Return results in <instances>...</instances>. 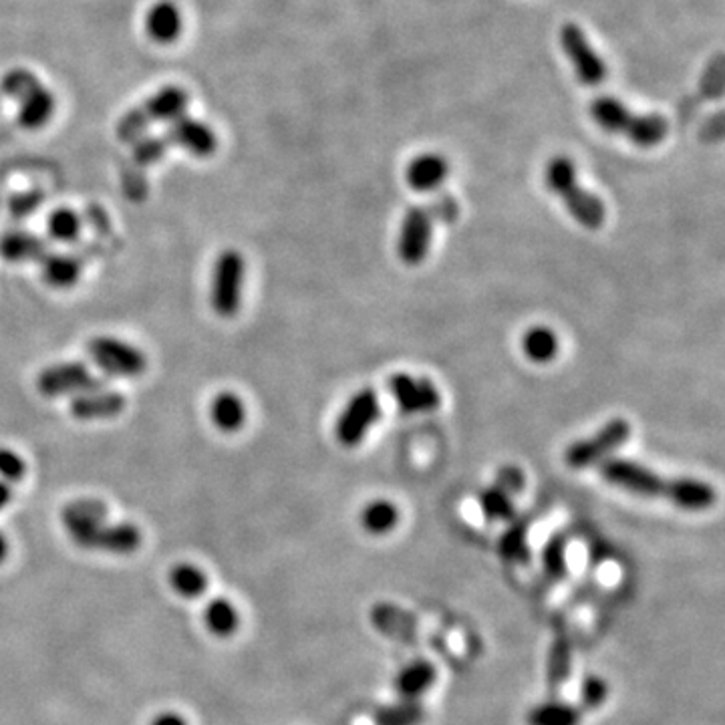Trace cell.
Returning a JSON list of instances; mask_svg holds the SVG:
<instances>
[{
	"label": "cell",
	"instance_id": "obj_1",
	"mask_svg": "<svg viewBox=\"0 0 725 725\" xmlns=\"http://www.w3.org/2000/svg\"><path fill=\"white\" fill-rule=\"evenodd\" d=\"M599 472L611 486L637 496L663 498L673 506L689 512L707 510L717 500L715 490L701 480L667 478L633 460L607 458L599 464Z\"/></svg>",
	"mask_w": 725,
	"mask_h": 725
},
{
	"label": "cell",
	"instance_id": "obj_2",
	"mask_svg": "<svg viewBox=\"0 0 725 725\" xmlns=\"http://www.w3.org/2000/svg\"><path fill=\"white\" fill-rule=\"evenodd\" d=\"M546 186L566 204L570 216L589 230H599L607 220V208L603 200L591 190L583 188L576 180L574 164L568 158H554L544 172Z\"/></svg>",
	"mask_w": 725,
	"mask_h": 725
},
{
	"label": "cell",
	"instance_id": "obj_3",
	"mask_svg": "<svg viewBox=\"0 0 725 725\" xmlns=\"http://www.w3.org/2000/svg\"><path fill=\"white\" fill-rule=\"evenodd\" d=\"M593 119L609 133L623 135L631 139L639 148H653L661 143L669 133V123L665 117L649 113L639 115L627 109L615 97H599L591 103Z\"/></svg>",
	"mask_w": 725,
	"mask_h": 725
},
{
	"label": "cell",
	"instance_id": "obj_4",
	"mask_svg": "<svg viewBox=\"0 0 725 725\" xmlns=\"http://www.w3.org/2000/svg\"><path fill=\"white\" fill-rule=\"evenodd\" d=\"M188 107V93L180 87H166L158 91L152 99L141 107L129 111L117 125V135L121 141L137 139L145 129L156 121H174L184 115Z\"/></svg>",
	"mask_w": 725,
	"mask_h": 725
},
{
	"label": "cell",
	"instance_id": "obj_5",
	"mask_svg": "<svg viewBox=\"0 0 725 725\" xmlns=\"http://www.w3.org/2000/svg\"><path fill=\"white\" fill-rule=\"evenodd\" d=\"M244 274L246 262L238 250L228 248L220 252L212 270L210 286V305L218 317L230 319L240 311Z\"/></svg>",
	"mask_w": 725,
	"mask_h": 725
},
{
	"label": "cell",
	"instance_id": "obj_6",
	"mask_svg": "<svg viewBox=\"0 0 725 725\" xmlns=\"http://www.w3.org/2000/svg\"><path fill=\"white\" fill-rule=\"evenodd\" d=\"M629 438H631V423L623 417H615L609 423H605L595 435H591V438L574 442L566 450L564 462L572 470H583L601 464L603 460H607V456L617 452Z\"/></svg>",
	"mask_w": 725,
	"mask_h": 725
},
{
	"label": "cell",
	"instance_id": "obj_7",
	"mask_svg": "<svg viewBox=\"0 0 725 725\" xmlns=\"http://www.w3.org/2000/svg\"><path fill=\"white\" fill-rule=\"evenodd\" d=\"M381 407H379V397L373 389H361L357 391L347 407L343 409V413L339 415L337 423H335V438L341 446L345 448H355L359 446L367 431L375 425V421L379 419Z\"/></svg>",
	"mask_w": 725,
	"mask_h": 725
},
{
	"label": "cell",
	"instance_id": "obj_8",
	"mask_svg": "<svg viewBox=\"0 0 725 725\" xmlns=\"http://www.w3.org/2000/svg\"><path fill=\"white\" fill-rule=\"evenodd\" d=\"M89 357L93 363L113 377H139L148 369V359L133 345L115 337H95L89 343Z\"/></svg>",
	"mask_w": 725,
	"mask_h": 725
},
{
	"label": "cell",
	"instance_id": "obj_9",
	"mask_svg": "<svg viewBox=\"0 0 725 725\" xmlns=\"http://www.w3.org/2000/svg\"><path fill=\"white\" fill-rule=\"evenodd\" d=\"M560 45L570 59L576 77L589 87H597L607 77V65L601 55L589 43L585 31L574 23H566L560 29Z\"/></svg>",
	"mask_w": 725,
	"mask_h": 725
},
{
	"label": "cell",
	"instance_id": "obj_10",
	"mask_svg": "<svg viewBox=\"0 0 725 725\" xmlns=\"http://www.w3.org/2000/svg\"><path fill=\"white\" fill-rule=\"evenodd\" d=\"M433 218L429 206H411L405 212L397 236V254L401 262L417 266L425 260L431 246Z\"/></svg>",
	"mask_w": 725,
	"mask_h": 725
},
{
	"label": "cell",
	"instance_id": "obj_11",
	"mask_svg": "<svg viewBox=\"0 0 725 725\" xmlns=\"http://www.w3.org/2000/svg\"><path fill=\"white\" fill-rule=\"evenodd\" d=\"M37 387L45 397H63L103 387V381L95 379L85 363L67 361L45 367L37 377Z\"/></svg>",
	"mask_w": 725,
	"mask_h": 725
},
{
	"label": "cell",
	"instance_id": "obj_12",
	"mask_svg": "<svg viewBox=\"0 0 725 725\" xmlns=\"http://www.w3.org/2000/svg\"><path fill=\"white\" fill-rule=\"evenodd\" d=\"M389 391L403 413H429L442 403V395L429 379L413 377L409 373H395L389 377Z\"/></svg>",
	"mask_w": 725,
	"mask_h": 725
},
{
	"label": "cell",
	"instance_id": "obj_13",
	"mask_svg": "<svg viewBox=\"0 0 725 725\" xmlns=\"http://www.w3.org/2000/svg\"><path fill=\"white\" fill-rule=\"evenodd\" d=\"M166 139H168V143H174V145H178V148H182L188 154L198 156V158L212 156L218 145L216 133L208 125H204L196 119H188L184 115L172 121Z\"/></svg>",
	"mask_w": 725,
	"mask_h": 725
},
{
	"label": "cell",
	"instance_id": "obj_14",
	"mask_svg": "<svg viewBox=\"0 0 725 725\" xmlns=\"http://www.w3.org/2000/svg\"><path fill=\"white\" fill-rule=\"evenodd\" d=\"M69 409L73 417H77L79 421L109 419L125 409V397L119 391L95 387L79 395H73Z\"/></svg>",
	"mask_w": 725,
	"mask_h": 725
},
{
	"label": "cell",
	"instance_id": "obj_15",
	"mask_svg": "<svg viewBox=\"0 0 725 725\" xmlns=\"http://www.w3.org/2000/svg\"><path fill=\"white\" fill-rule=\"evenodd\" d=\"M141 546V530L131 522H119V524H101L97 526L87 542L85 550H103L109 554H131Z\"/></svg>",
	"mask_w": 725,
	"mask_h": 725
},
{
	"label": "cell",
	"instance_id": "obj_16",
	"mask_svg": "<svg viewBox=\"0 0 725 725\" xmlns=\"http://www.w3.org/2000/svg\"><path fill=\"white\" fill-rule=\"evenodd\" d=\"M105 518H107L105 504H101L99 500H91V498L75 500V502L67 504L61 512L63 526L67 528V532L75 544L79 540H83L91 530L105 524Z\"/></svg>",
	"mask_w": 725,
	"mask_h": 725
},
{
	"label": "cell",
	"instance_id": "obj_17",
	"mask_svg": "<svg viewBox=\"0 0 725 725\" xmlns=\"http://www.w3.org/2000/svg\"><path fill=\"white\" fill-rule=\"evenodd\" d=\"M438 681V669L427 659H415L401 667L393 679L395 693L399 699L419 701Z\"/></svg>",
	"mask_w": 725,
	"mask_h": 725
},
{
	"label": "cell",
	"instance_id": "obj_18",
	"mask_svg": "<svg viewBox=\"0 0 725 725\" xmlns=\"http://www.w3.org/2000/svg\"><path fill=\"white\" fill-rule=\"evenodd\" d=\"M450 172L446 158L438 154H423L407 168V184L417 192H431L440 188Z\"/></svg>",
	"mask_w": 725,
	"mask_h": 725
},
{
	"label": "cell",
	"instance_id": "obj_19",
	"mask_svg": "<svg viewBox=\"0 0 725 725\" xmlns=\"http://www.w3.org/2000/svg\"><path fill=\"white\" fill-rule=\"evenodd\" d=\"M526 725H580L583 709L560 699H546L532 705L524 715Z\"/></svg>",
	"mask_w": 725,
	"mask_h": 725
},
{
	"label": "cell",
	"instance_id": "obj_20",
	"mask_svg": "<svg viewBox=\"0 0 725 725\" xmlns=\"http://www.w3.org/2000/svg\"><path fill=\"white\" fill-rule=\"evenodd\" d=\"M47 254V242L31 232L13 230L0 236V256L9 262H33L43 260Z\"/></svg>",
	"mask_w": 725,
	"mask_h": 725
},
{
	"label": "cell",
	"instance_id": "obj_21",
	"mask_svg": "<svg viewBox=\"0 0 725 725\" xmlns=\"http://www.w3.org/2000/svg\"><path fill=\"white\" fill-rule=\"evenodd\" d=\"M145 29L152 41L170 45L182 35V13L172 3H158L145 19Z\"/></svg>",
	"mask_w": 725,
	"mask_h": 725
},
{
	"label": "cell",
	"instance_id": "obj_22",
	"mask_svg": "<svg viewBox=\"0 0 725 725\" xmlns=\"http://www.w3.org/2000/svg\"><path fill=\"white\" fill-rule=\"evenodd\" d=\"M21 101V111H19V123L27 129H39L45 123L51 121L53 111H55V97L51 91L43 89L41 83L31 89Z\"/></svg>",
	"mask_w": 725,
	"mask_h": 725
},
{
	"label": "cell",
	"instance_id": "obj_23",
	"mask_svg": "<svg viewBox=\"0 0 725 725\" xmlns=\"http://www.w3.org/2000/svg\"><path fill=\"white\" fill-rule=\"evenodd\" d=\"M204 625H206V631L218 639H228L232 637L238 627H240V613L238 609L234 607L232 601L224 599V597H218V599H212L206 609H204Z\"/></svg>",
	"mask_w": 725,
	"mask_h": 725
},
{
	"label": "cell",
	"instance_id": "obj_24",
	"mask_svg": "<svg viewBox=\"0 0 725 725\" xmlns=\"http://www.w3.org/2000/svg\"><path fill=\"white\" fill-rule=\"evenodd\" d=\"M210 415H212V423L218 429L232 433V431H238L246 423V405L236 393L222 391L214 397V401L210 405Z\"/></svg>",
	"mask_w": 725,
	"mask_h": 725
},
{
	"label": "cell",
	"instance_id": "obj_25",
	"mask_svg": "<svg viewBox=\"0 0 725 725\" xmlns=\"http://www.w3.org/2000/svg\"><path fill=\"white\" fill-rule=\"evenodd\" d=\"M43 280L53 288H69L81 276V262L71 254L47 252L41 260Z\"/></svg>",
	"mask_w": 725,
	"mask_h": 725
},
{
	"label": "cell",
	"instance_id": "obj_26",
	"mask_svg": "<svg viewBox=\"0 0 725 725\" xmlns=\"http://www.w3.org/2000/svg\"><path fill=\"white\" fill-rule=\"evenodd\" d=\"M170 587L172 591L182 597V599H198L206 593L208 589V576L206 572L196 566V564H190V562H182V564H176L172 570H170Z\"/></svg>",
	"mask_w": 725,
	"mask_h": 725
},
{
	"label": "cell",
	"instance_id": "obj_27",
	"mask_svg": "<svg viewBox=\"0 0 725 725\" xmlns=\"http://www.w3.org/2000/svg\"><path fill=\"white\" fill-rule=\"evenodd\" d=\"M498 554L506 562L526 564L530 560V546H528V522L514 518L506 532L498 538Z\"/></svg>",
	"mask_w": 725,
	"mask_h": 725
},
{
	"label": "cell",
	"instance_id": "obj_28",
	"mask_svg": "<svg viewBox=\"0 0 725 725\" xmlns=\"http://www.w3.org/2000/svg\"><path fill=\"white\" fill-rule=\"evenodd\" d=\"M425 707L419 701L399 699L397 703L383 705L375 711V725H421L425 721Z\"/></svg>",
	"mask_w": 725,
	"mask_h": 725
},
{
	"label": "cell",
	"instance_id": "obj_29",
	"mask_svg": "<svg viewBox=\"0 0 725 725\" xmlns=\"http://www.w3.org/2000/svg\"><path fill=\"white\" fill-rule=\"evenodd\" d=\"M399 524V510L389 500H375L361 512V526L373 536H385Z\"/></svg>",
	"mask_w": 725,
	"mask_h": 725
},
{
	"label": "cell",
	"instance_id": "obj_30",
	"mask_svg": "<svg viewBox=\"0 0 725 725\" xmlns=\"http://www.w3.org/2000/svg\"><path fill=\"white\" fill-rule=\"evenodd\" d=\"M572 669V647L566 637H556L548 651L546 663V681L552 691H558L570 677Z\"/></svg>",
	"mask_w": 725,
	"mask_h": 725
},
{
	"label": "cell",
	"instance_id": "obj_31",
	"mask_svg": "<svg viewBox=\"0 0 725 725\" xmlns=\"http://www.w3.org/2000/svg\"><path fill=\"white\" fill-rule=\"evenodd\" d=\"M522 349L532 363H550L558 353V337L548 327H532L522 339Z\"/></svg>",
	"mask_w": 725,
	"mask_h": 725
},
{
	"label": "cell",
	"instance_id": "obj_32",
	"mask_svg": "<svg viewBox=\"0 0 725 725\" xmlns=\"http://www.w3.org/2000/svg\"><path fill=\"white\" fill-rule=\"evenodd\" d=\"M478 504L482 514L490 522H512L516 518V506L512 502V496L498 484L482 490L478 496Z\"/></svg>",
	"mask_w": 725,
	"mask_h": 725
},
{
	"label": "cell",
	"instance_id": "obj_33",
	"mask_svg": "<svg viewBox=\"0 0 725 725\" xmlns=\"http://www.w3.org/2000/svg\"><path fill=\"white\" fill-rule=\"evenodd\" d=\"M542 568L552 580H562L568 574L566 560V538L562 534H554L542 548Z\"/></svg>",
	"mask_w": 725,
	"mask_h": 725
},
{
	"label": "cell",
	"instance_id": "obj_34",
	"mask_svg": "<svg viewBox=\"0 0 725 725\" xmlns=\"http://www.w3.org/2000/svg\"><path fill=\"white\" fill-rule=\"evenodd\" d=\"M47 230L53 240L59 242H73L81 232L79 216L69 208L55 210L47 220Z\"/></svg>",
	"mask_w": 725,
	"mask_h": 725
},
{
	"label": "cell",
	"instance_id": "obj_35",
	"mask_svg": "<svg viewBox=\"0 0 725 725\" xmlns=\"http://www.w3.org/2000/svg\"><path fill=\"white\" fill-rule=\"evenodd\" d=\"M609 699V683L601 675H587L580 683V709L597 711Z\"/></svg>",
	"mask_w": 725,
	"mask_h": 725
},
{
	"label": "cell",
	"instance_id": "obj_36",
	"mask_svg": "<svg viewBox=\"0 0 725 725\" xmlns=\"http://www.w3.org/2000/svg\"><path fill=\"white\" fill-rule=\"evenodd\" d=\"M168 148H170V143H168L166 137L141 139L133 148V160L139 166H152V164L160 162L166 156Z\"/></svg>",
	"mask_w": 725,
	"mask_h": 725
},
{
	"label": "cell",
	"instance_id": "obj_37",
	"mask_svg": "<svg viewBox=\"0 0 725 725\" xmlns=\"http://www.w3.org/2000/svg\"><path fill=\"white\" fill-rule=\"evenodd\" d=\"M723 81H725V65H723V55H715L701 77V93L707 99H717L723 93Z\"/></svg>",
	"mask_w": 725,
	"mask_h": 725
},
{
	"label": "cell",
	"instance_id": "obj_38",
	"mask_svg": "<svg viewBox=\"0 0 725 725\" xmlns=\"http://www.w3.org/2000/svg\"><path fill=\"white\" fill-rule=\"evenodd\" d=\"M25 472H27L25 460L17 452L7 450V448L0 450V480L7 484L19 482V480H23Z\"/></svg>",
	"mask_w": 725,
	"mask_h": 725
},
{
	"label": "cell",
	"instance_id": "obj_39",
	"mask_svg": "<svg viewBox=\"0 0 725 725\" xmlns=\"http://www.w3.org/2000/svg\"><path fill=\"white\" fill-rule=\"evenodd\" d=\"M43 192L35 190V192H23V194H15L9 200V214L13 218H27L31 214L37 212V208L43 204Z\"/></svg>",
	"mask_w": 725,
	"mask_h": 725
},
{
	"label": "cell",
	"instance_id": "obj_40",
	"mask_svg": "<svg viewBox=\"0 0 725 725\" xmlns=\"http://www.w3.org/2000/svg\"><path fill=\"white\" fill-rule=\"evenodd\" d=\"M39 85L37 77L31 75L29 71H13L5 77L3 81V89L5 93H9L15 99H23L31 89H35Z\"/></svg>",
	"mask_w": 725,
	"mask_h": 725
},
{
	"label": "cell",
	"instance_id": "obj_41",
	"mask_svg": "<svg viewBox=\"0 0 725 725\" xmlns=\"http://www.w3.org/2000/svg\"><path fill=\"white\" fill-rule=\"evenodd\" d=\"M496 484L506 490L510 496L512 494H518L524 490V474L520 468L516 466H504L498 470V476H496Z\"/></svg>",
	"mask_w": 725,
	"mask_h": 725
},
{
	"label": "cell",
	"instance_id": "obj_42",
	"mask_svg": "<svg viewBox=\"0 0 725 725\" xmlns=\"http://www.w3.org/2000/svg\"><path fill=\"white\" fill-rule=\"evenodd\" d=\"M429 208H431L435 220L440 218L444 222H452L458 216V202L454 198H450V196L440 198L438 202H433Z\"/></svg>",
	"mask_w": 725,
	"mask_h": 725
},
{
	"label": "cell",
	"instance_id": "obj_43",
	"mask_svg": "<svg viewBox=\"0 0 725 725\" xmlns=\"http://www.w3.org/2000/svg\"><path fill=\"white\" fill-rule=\"evenodd\" d=\"M150 725H190L188 719L182 715V713H176V711H164V713H158Z\"/></svg>",
	"mask_w": 725,
	"mask_h": 725
},
{
	"label": "cell",
	"instance_id": "obj_44",
	"mask_svg": "<svg viewBox=\"0 0 725 725\" xmlns=\"http://www.w3.org/2000/svg\"><path fill=\"white\" fill-rule=\"evenodd\" d=\"M11 498H13L11 486L7 482L0 480V510H5L11 504Z\"/></svg>",
	"mask_w": 725,
	"mask_h": 725
},
{
	"label": "cell",
	"instance_id": "obj_45",
	"mask_svg": "<svg viewBox=\"0 0 725 725\" xmlns=\"http://www.w3.org/2000/svg\"><path fill=\"white\" fill-rule=\"evenodd\" d=\"M7 556H9V540L3 532H0V564L7 560Z\"/></svg>",
	"mask_w": 725,
	"mask_h": 725
}]
</instances>
